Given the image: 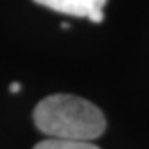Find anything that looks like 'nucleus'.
Instances as JSON below:
<instances>
[{"label":"nucleus","mask_w":149,"mask_h":149,"mask_svg":"<svg viewBox=\"0 0 149 149\" xmlns=\"http://www.w3.org/2000/svg\"><path fill=\"white\" fill-rule=\"evenodd\" d=\"M33 119L43 135L59 140L90 142L106 130V119L97 106L68 93L41 99L34 108Z\"/></svg>","instance_id":"1"},{"label":"nucleus","mask_w":149,"mask_h":149,"mask_svg":"<svg viewBox=\"0 0 149 149\" xmlns=\"http://www.w3.org/2000/svg\"><path fill=\"white\" fill-rule=\"evenodd\" d=\"M34 2L43 7H49L56 13L88 18L93 24H101L104 20L102 9L106 0H34Z\"/></svg>","instance_id":"2"},{"label":"nucleus","mask_w":149,"mask_h":149,"mask_svg":"<svg viewBox=\"0 0 149 149\" xmlns=\"http://www.w3.org/2000/svg\"><path fill=\"white\" fill-rule=\"evenodd\" d=\"M34 149H99L92 142H77V140H59V138H47L38 142Z\"/></svg>","instance_id":"3"},{"label":"nucleus","mask_w":149,"mask_h":149,"mask_svg":"<svg viewBox=\"0 0 149 149\" xmlns=\"http://www.w3.org/2000/svg\"><path fill=\"white\" fill-rule=\"evenodd\" d=\"M9 90H11L13 93H18L20 90H22V84H20V83H11V86H9Z\"/></svg>","instance_id":"4"}]
</instances>
